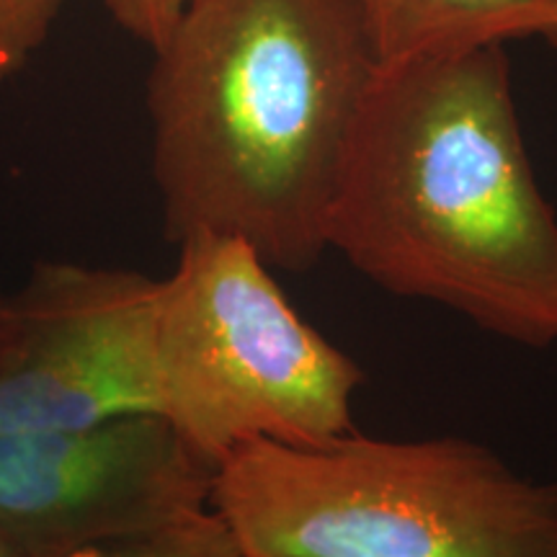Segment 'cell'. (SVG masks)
Returning a JSON list of instances; mask_svg holds the SVG:
<instances>
[{
    "label": "cell",
    "instance_id": "1",
    "mask_svg": "<svg viewBox=\"0 0 557 557\" xmlns=\"http://www.w3.org/2000/svg\"><path fill=\"white\" fill-rule=\"evenodd\" d=\"M323 233L389 295L513 344H555L557 212L534 178L504 45L377 62Z\"/></svg>",
    "mask_w": 557,
    "mask_h": 557
},
{
    "label": "cell",
    "instance_id": "2",
    "mask_svg": "<svg viewBox=\"0 0 557 557\" xmlns=\"http://www.w3.org/2000/svg\"><path fill=\"white\" fill-rule=\"evenodd\" d=\"M152 52L165 238L233 235L271 269L308 274L377 67L357 0H194Z\"/></svg>",
    "mask_w": 557,
    "mask_h": 557
},
{
    "label": "cell",
    "instance_id": "3",
    "mask_svg": "<svg viewBox=\"0 0 557 557\" xmlns=\"http://www.w3.org/2000/svg\"><path fill=\"white\" fill-rule=\"evenodd\" d=\"M209 508L248 557H557V485L459 436L240 444Z\"/></svg>",
    "mask_w": 557,
    "mask_h": 557
},
{
    "label": "cell",
    "instance_id": "4",
    "mask_svg": "<svg viewBox=\"0 0 557 557\" xmlns=\"http://www.w3.org/2000/svg\"><path fill=\"white\" fill-rule=\"evenodd\" d=\"M160 278V416L212 468L248 442L315 447L354 431L364 369L292 308L233 235L191 233Z\"/></svg>",
    "mask_w": 557,
    "mask_h": 557
},
{
    "label": "cell",
    "instance_id": "5",
    "mask_svg": "<svg viewBox=\"0 0 557 557\" xmlns=\"http://www.w3.org/2000/svg\"><path fill=\"white\" fill-rule=\"evenodd\" d=\"M160 278L37 263L0 344V436L156 413Z\"/></svg>",
    "mask_w": 557,
    "mask_h": 557
},
{
    "label": "cell",
    "instance_id": "6",
    "mask_svg": "<svg viewBox=\"0 0 557 557\" xmlns=\"http://www.w3.org/2000/svg\"><path fill=\"white\" fill-rule=\"evenodd\" d=\"M214 468L156 413L0 436V534L32 557L209 506Z\"/></svg>",
    "mask_w": 557,
    "mask_h": 557
},
{
    "label": "cell",
    "instance_id": "7",
    "mask_svg": "<svg viewBox=\"0 0 557 557\" xmlns=\"http://www.w3.org/2000/svg\"><path fill=\"white\" fill-rule=\"evenodd\" d=\"M377 62L534 37L540 0H357Z\"/></svg>",
    "mask_w": 557,
    "mask_h": 557
},
{
    "label": "cell",
    "instance_id": "8",
    "mask_svg": "<svg viewBox=\"0 0 557 557\" xmlns=\"http://www.w3.org/2000/svg\"><path fill=\"white\" fill-rule=\"evenodd\" d=\"M52 557H248L238 537L212 508L181 513L160 524L62 549Z\"/></svg>",
    "mask_w": 557,
    "mask_h": 557
},
{
    "label": "cell",
    "instance_id": "9",
    "mask_svg": "<svg viewBox=\"0 0 557 557\" xmlns=\"http://www.w3.org/2000/svg\"><path fill=\"white\" fill-rule=\"evenodd\" d=\"M65 0H0V86L50 37Z\"/></svg>",
    "mask_w": 557,
    "mask_h": 557
},
{
    "label": "cell",
    "instance_id": "10",
    "mask_svg": "<svg viewBox=\"0 0 557 557\" xmlns=\"http://www.w3.org/2000/svg\"><path fill=\"white\" fill-rule=\"evenodd\" d=\"M111 18L132 37L158 50L194 0H101Z\"/></svg>",
    "mask_w": 557,
    "mask_h": 557
},
{
    "label": "cell",
    "instance_id": "11",
    "mask_svg": "<svg viewBox=\"0 0 557 557\" xmlns=\"http://www.w3.org/2000/svg\"><path fill=\"white\" fill-rule=\"evenodd\" d=\"M534 37H545L549 45L557 47V0H540Z\"/></svg>",
    "mask_w": 557,
    "mask_h": 557
},
{
    "label": "cell",
    "instance_id": "12",
    "mask_svg": "<svg viewBox=\"0 0 557 557\" xmlns=\"http://www.w3.org/2000/svg\"><path fill=\"white\" fill-rule=\"evenodd\" d=\"M9 323H11V295H3V292H0V344H3Z\"/></svg>",
    "mask_w": 557,
    "mask_h": 557
},
{
    "label": "cell",
    "instance_id": "13",
    "mask_svg": "<svg viewBox=\"0 0 557 557\" xmlns=\"http://www.w3.org/2000/svg\"><path fill=\"white\" fill-rule=\"evenodd\" d=\"M0 557H32V555H26L18 545H13L9 537H3V534H0Z\"/></svg>",
    "mask_w": 557,
    "mask_h": 557
}]
</instances>
